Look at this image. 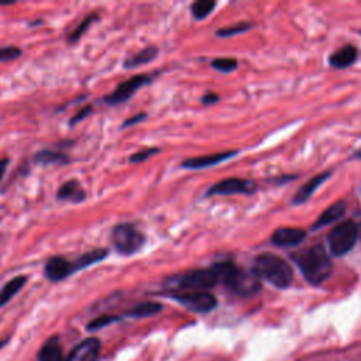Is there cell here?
I'll return each instance as SVG.
<instances>
[{
	"label": "cell",
	"instance_id": "1",
	"mask_svg": "<svg viewBox=\"0 0 361 361\" xmlns=\"http://www.w3.org/2000/svg\"><path fill=\"white\" fill-rule=\"evenodd\" d=\"M293 258H296L303 278L312 285L323 283L333 272V262L322 244H314L295 254Z\"/></svg>",
	"mask_w": 361,
	"mask_h": 361
},
{
	"label": "cell",
	"instance_id": "2",
	"mask_svg": "<svg viewBox=\"0 0 361 361\" xmlns=\"http://www.w3.org/2000/svg\"><path fill=\"white\" fill-rule=\"evenodd\" d=\"M223 286L234 295L251 296L261 289L259 279L231 261H221L213 267Z\"/></svg>",
	"mask_w": 361,
	"mask_h": 361
},
{
	"label": "cell",
	"instance_id": "3",
	"mask_svg": "<svg viewBox=\"0 0 361 361\" xmlns=\"http://www.w3.org/2000/svg\"><path fill=\"white\" fill-rule=\"evenodd\" d=\"M258 279H265L276 288H288L293 279L289 264L272 252H262L254 258L252 271Z\"/></svg>",
	"mask_w": 361,
	"mask_h": 361
},
{
	"label": "cell",
	"instance_id": "4",
	"mask_svg": "<svg viewBox=\"0 0 361 361\" xmlns=\"http://www.w3.org/2000/svg\"><path fill=\"white\" fill-rule=\"evenodd\" d=\"M111 243L121 255H133L145 244V235L130 223H120L111 230Z\"/></svg>",
	"mask_w": 361,
	"mask_h": 361
},
{
	"label": "cell",
	"instance_id": "5",
	"mask_svg": "<svg viewBox=\"0 0 361 361\" xmlns=\"http://www.w3.org/2000/svg\"><path fill=\"white\" fill-rule=\"evenodd\" d=\"M217 282L216 271L213 268H203L175 276L168 285L175 289H185L186 292H207V289L213 288Z\"/></svg>",
	"mask_w": 361,
	"mask_h": 361
},
{
	"label": "cell",
	"instance_id": "6",
	"mask_svg": "<svg viewBox=\"0 0 361 361\" xmlns=\"http://www.w3.org/2000/svg\"><path fill=\"white\" fill-rule=\"evenodd\" d=\"M358 238V227L354 223V220L347 219L341 223H338L329 234H327V243L330 252L336 257H341L353 250L355 245V241Z\"/></svg>",
	"mask_w": 361,
	"mask_h": 361
},
{
	"label": "cell",
	"instance_id": "7",
	"mask_svg": "<svg viewBox=\"0 0 361 361\" xmlns=\"http://www.w3.org/2000/svg\"><path fill=\"white\" fill-rule=\"evenodd\" d=\"M257 190V183L248 179L227 178L212 185L206 196H228V195H254Z\"/></svg>",
	"mask_w": 361,
	"mask_h": 361
},
{
	"label": "cell",
	"instance_id": "8",
	"mask_svg": "<svg viewBox=\"0 0 361 361\" xmlns=\"http://www.w3.org/2000/svg\"><path fill=\"white\" fill-rule=\"evenodd\" d=\"M151 82V76L149 75H135V76H131L128 78L127 80L121 82L111 93L106 94L103 97V102L106 104H110V106H116V104H120V103H124L127 102L140 87H142L144 85H148Z\"/></svg>",
	"mask_w": 361,
	"mask_h": 361
},
{
	"label": "cell",
	"instance_id": "9",
	"mask_svg": "<svg viewBox=\"0 0 361 361\" xmlns=\"http://www.w3.org/2000/svg\"><path fill=\"white\" fill-rule=\"evenodd\" d=\"M171 296L186 309L197 313L210 312L217 306L216 296L209 292H185V293H175Z\"/></svg>",
	"mask_w": 361,
	"mask_h": 361
},
{
	"label": "cell",
	"instance_id": "10",
	"mask_svg": "<svg viewBox=\"0 0 361 361\" xmlns=\"http://www.w3.org/2000/svg\"><path fill=\"white\" fill-rule=\"evenodd\" d=\"M76 272L75 262L68 261L65 257H51L44 265V275L51 282H61Z\"/></svg>",
	"mask_w": 361,
	"mask_h": 361
},
{
	"label": "cell",
	"instance_id": "11",
	"mask_svg": "<svg viewBox=\"0 0 361 361\" xmlns=\"http://www.w3.org/2000/svg\"><path fill=\"white\" fill-rule=\"evenodd\" d=\"M100 340L89 337L72 348V351L62 361H96L100 351Z\"/></svg>",
	"mask_w": 361,
	"mask_h": 361
},
{
	"label": "cell",
	"instance_id": "12",
	"mask_svg": "<svg viewBox=\"0 0 361 361\" xmlns=\"http://www.w3.org/2000/svg\"><path fill=\"white\" fill-rule=\"evenodd\" d=\"M238 151H221V152H214V154H207V155H200V157H192L185 161H182L180 166L186 169H203L207 166H214L220 162L228 161L234 155H237Z\"/></svg>",
	"mask_w": 361,
	"mask_h": 361
},
{
	"label": "cell",
	"instance_id": "13",
	"mask_svg": "<svg viewBox=\"0 0 361 361\" xmlns=\"http://www.w3.org/2000/svg\"><path fill=\"white\" fill-rule=\"evenodd\" d=\"M306 237V230L299 227H281L276 228L269 241L272 245L276 247H296L299 245Z\"/></svg>",
	"mask_w": 361,
	"mask_h": 361
},
{
	"label": "cell",
	"instance_id": "14",
	"mask_svg": "<svg viewBox=\"0 0 361 361\" xmlns=\"http://www.w3.org/2000/svg\"><path fill=\"white\" fill-rule=\"evenodd\" d=\"M56 197H58V200H62V202L80 203L86 199V192L82 188L79 180L71 179L59 186V189L56 192Z\"/></svg>",
	"mask_w": 361,
	"mask_h": 361
},
{
	"label": "cell",
	"instance_id": "15",
	"mask_svg": "<svg viewBox=\"0 0 361 361\" xmlns=\"http://www.w3.org/2000/svg\"><path fill=\"white\" fill-rule=\"evenodd\" d=\"M330 175H331V171H326V172H323V173H319V175L310 178V179H309L306 183H303V185L298 189V192L293 195V197H292V204H302V203H305V202L314 193V190H316Z\"/></svg>",
	"mask_w": 361,
	"mask_h": 361
},
{
	"label": "cell",
	"instance_id": "16",
	"mask_svg": "<svg viewBox=\"0 0 361 361\" xmlns=\"http://www.w3.org/2000/svg\"><path fill=\"white\" fill-rule=\"evenodd\" d=\"M345 209H347V204H345V202H343V200H338V202L333 203L331 206H329V207L317 217V220L312 224L310 230L314 231V230H319V228H322V227H324V226H327V224H331V223L337 221V220L344 214Z\"/></svg>",
	"mask_w": 361,
	"mask_h": 361
},
{
	"label": "cell",
	"instance_id": "17",
	"mask_svg": "<svg viewBox=\"0 0 361 361\" xmlns=\"http://www.w3.org/2000/svg\"><path fill=\"white\" fill-rule=\"evenodd\" d=\"M355 59H357V48L351 44H347L330 55L329 63L333 68L341 69V68H347V66L353 65L355 62Z\"/></svg>",
	"mask_w": 361,
	"mask_h": 361
},
{
	"label": "cell",
	"instance_id": "18",
	"mask_svg": "<svg viewBox=\"0 0 361 361\" xmlns=\"http://www.w3.org/2000/svg\"><path fill=\"white\" fill-rule=\"evenodd\" d=\"M157 55H158V48L154 47V45H148V47L142 48L141 51L130 55L123 62V66L126 69H133V68H137V66H141V65H147L151 61H154L157 58Z\"/></svg>",
	"mask_w": 361,
	"mask_h": 361
},
{
	"label": "cell",
	"instance_id": "19",
	"mask_svg": "<svg viewBox=\"0 0 361 361\" xmlns=\"http://www.w3.org/2000/svg\"><path fill=\"white\" fill-rule=\"evenodd\" d=\"M62 347L58 336L49 337L38 351V361H62Z\"/></svg>",
	"mask_w": 361,
	"mask_h": 361
},
{
	"label": "cell",
	"instance_id": "20",
	"mask_svg": "<svg viewBox=\"0 0 361 361\" xmlns=\"http://www.w3.org/2000/svg\"><path fill=\"white\" fill-rule=\"evenodd\" d=\"M107 255H109L107 248H93V250H90V251H87V252H85V254H82L80 257L76 258V261H75L76 271L92 267V265L103 261Z\"/></svg>",
	"mask_w": 361,
	"mask_h": 361
},
{
	"label": "cell",
	"instance_id": "21",
	"mask_svg": "<svg viewBox=\"0 0 361 361\" xmlns=\"http://www.w3.org/2000/svg\"><path fill=\"white\" fill-rule=\"evenodd\" d=\"M27 276L25 275H18L10 279L1 289H0V307H3L11 298L17 295V292L25 285Z\"/></svg>",
	"mask_w": 361,
	"mask_h": 361
},
{
	"label": "cell",
	"instance_id": "22",
	"mask_svg": "<svg viewBox=\"0 0 361 361\" xmlns=\"http://www.w3.org/2000/svg\"><path fill=\"white\" fill-rule=\"evenodd\" d=\"M34 162L39 165H51V164H66L69 162V157L56 149H39L34 155Z\"/></svg>",
	"mask_w": 361,
	"mask_h": 361
},
{
	"label": "cell",
	"instance_id": "23",
	"mask_svg": "<svg viewBox=\"0 0 361 361\" xmlns=\"http://www.w3.org/2000/svg\"><path fill=\"white\" fill-rule=\"evenodd\" d=\"M162 310V305L158 302H144L140 303L137 306H134L133 309H130L126 314L130 317H147V316H152L158 312Z\"/></svg>",
	"mask_w": 361,
	"mask_h": 361
},
{
	"label": "cell",
	"instance_id": "24",
	"mask_svg": "<svg viewBox=\"0 0 361 361\" xmlns=\"http://www.w3.org/2000/svg\"><path fill=\"white\" fill-rule=\"evenodd\" d=\"M214 7H216V1H212V0H197V1H195L190 6V11H192V16L196 20H203V18H206L213 11Z\"/></svg>",
	"mask_w": 361,
	"mask_h": 361
},
{
	"label": "cell",
	"instance_id": "25",
	"mask_svg": "<svg viewBox=\"0 0 361 361\" xmlns=\"http://www.w3.org/2000/svg\"><path fill=\"white\" fill-rule=\"evenodd\" d=\"M99 18V14H96V13H93V14H89L87 17H85L80 23H79V25L68 35V41L71 42V44H73V42H76V41H79L80 38H82V35L85 34V31L96 21Z\"/></svg>",
	"mask_w": 361,
	"mask_h": 361
},
{
	"label": "cell",
	"instance_id": "26",
	"mask_svg": "<svg viewBox=\"0 0 361 361\" xmlns=\"http://www.w3.org/2000/svg\"><path fill=\"white\" fill-rule=\"evenodd\" d=\"M212 68L219 71V72H224V73H228L231 71H235L238 62L235 58H214L212 62H210Z\"/></svg>",
	"mask_w": 361,
	"mask_h": 361
},
{
	"label": "cell",
	"instance_id": "27",
	"mask_svg": "<svg viewBox=\"0 0 361 361\" xmlns=\"http://www.w3.org/2000/svg\"><path fill=\"white\" fill-rule=\"evenodd\" d=\"M118 320H120L118 316H114V314H102V316H97V317H94L93 320H90V322L87 323L86 329H87L89 331H96V330H99V329H102V327H106V326H109V324H111V323H114V322H118Z\"/></svg>",
	"mask_w": 361,
	"mask_h": 361
},
{
	"label": "cell",
	"instance_id": "28",
	"mask_svg": "<svg viewBox=\"0 0 361 361\" xmlns=\"http://www.w3.org/2000/svg\"><path fill=\"white\" fill-rule=\"evenodd\" d=\"M250 28H252V25L250 23H237L234 25H228V27H224V28H219L216 31V35L217 37H231V35H237V34H241V32H245L248 31Z\"/></svg>",
	"mask_w": 361,
	"mask_h": 361
},
{
	"label": "cell",
	"instance_id": "29",
	"mask_svg": "<svg viewBox=\"0 0 361 361\" xmlns=\"http://www.w3.org/2000/svg\"><path fill=\"white\" fill-rule=\"evenodd\" d=\"M159 151H161V149H159V148H157V147H148V148H142V149H140V151L134 152L133 155H130L128 161H130L131 164H138V162L147 161L148 158H151L152 155L158 154Z\"/></svg>",
	"mask_w": 361,
	"mask_h": 361
},
{
	"label": "cell",
	"instance_id": "30",
	"mask_svg": "<svg viewBox=\"0 0 361 361\" xmlns=\"http://www.w3.org/2000/svg\"><path fill=\"white\" fill-rule=\"evenodd\" d=\"M21 55V49L17 47H3L0 48V62H7V61H13L17 59Z\"/></svg>",
	"mask_w": 361,
	"mask_h": 361
},
{
	"label": "cell",
	"instance_id": "31",
	"mask_svg": "<svg viewBox=\"0 0 361 361\" xmlns=\"http://www.w3.org/2000/svg\"><path fill=\"white\" fill-rule=\"evenodd\" d=\"M92 109H93L92 104H86V106H83L82 109H79V111H78L73 117H71L69 124H71V126H75V124H78L79 121H82L85 117H87V116L90 114Z\"/></svg>",
	"mask_w": 361,
	"mask_h": 361
},
{
	"label": "cell",
	"instance_id": "32",
	"mask_svg": "<svg viewBox=\"0 0 361 361\" xmlns=\"http://www.w3.org/2000/svg\"><path fill=\"white\" fill-rule=\"evenodd\" d=\"M147 117V114L145 113H138V114H135V116H133V117H130V118H127L124 123H123V127H128V126H134V124H137V123H140V121H142L144 118Z\"/></svg>",
	"mask_w": 361,
	"mask_h": 361
},
{
	"label": "cell",
	"instance_id": "33",
	"mask_svg": "<svg viewBox=\"0 0 361 361\" xmlns=\"http://www.w3.org/2000/svg\"><path fill=\"white\" fill-rule=\"evenodd\" d=\"M217 100H219V94L212 93V92H209V93L203 94V96H202V99H200V102H202L203 104H213V103H216Z\"/></svg>",
	"mask_w": 361,
	"mask_h": 361
},
{
	"label": "cell",
	"instance_id": "34",
	"mask_svg": "<svg viewBox=\"0 0 361 361\" xmlns=\"http://www.w3.org/2000/svg\"><path fill=\"white\" fill-rule=\"evenodd\" d=\"M8 158H1L0 159V180L3 179L4 173H6V169H7V165H8Z\"/></svg>",
	"mask_w": 361,
	"mask_h": 361
},
{
	"label": "cell",
	"instance_id": "35",
	"mask_svg": "<svg viewBox=\"0 0 361 361\" xmlns=\"http://www.w3.org/2000/svg\"><path fill=\"white\" fill-rule=\"evenodd\" d=\"M354 158H357V159H361V148H360V149H357V151L354 152Z\"/></svg>",
	"mask_w": 361,
	"mask_h": 361
},
{
	"label": "cell",
	"instance_id": "36",
	"mask_svg": "<svg viewBox=\"0 0 361 361\" xmlns=\"http://www.w3.org/2000/svg\"><path fill=\"white\" fill-rule=\"evenodd\" d=\"M7 341H8V338H6V340H1V341H0V348H1V347H3V345L7 343Z\"/></svg>",
	"mask_w": 361,
	"mask_h": 361
}]
</instances>
